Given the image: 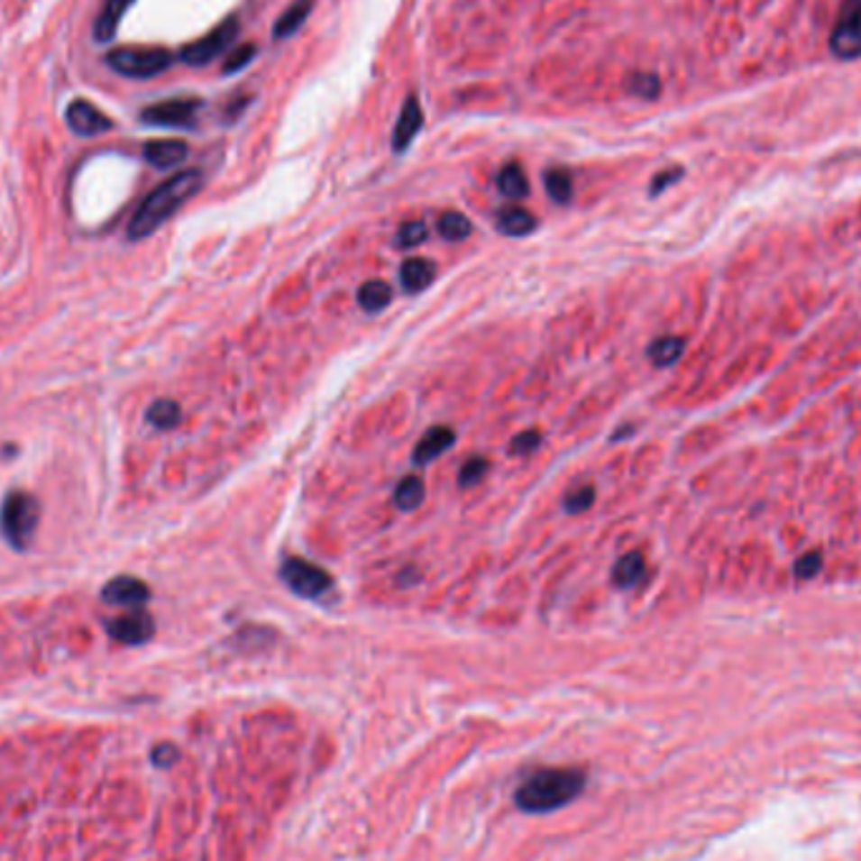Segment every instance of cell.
<instances>
[{
  "instance_id": "6da1fadb",
  "label": "cell",
  "mask_w": 861,
  "mask_h": 861,
  "mask_svg": "<svg viewBox=\"0 0 861 861\" xmlns=\"http://www.w3.org/2000/svg\"><path fill=\"white\" fill-rule=\"evenodd\" d=\"M199 187H202V171L199 169H184L169 177L167 182L159 184L133 212L132 222H129V237L144 240L149 234H154L179 206L187 205L199 192Z\"/></svg>"
},
{
  "instance_id": "7a4b0ae2",
  "label": "cell",
  "mask_w": 861,
  "mask_h": 861,
  "mask_svg": "<svg viewBox=\"0 0 861 861\" xmlns=\"http://www.w3.org/2000/svg\"><path fill=\"white\" fill-rule=\"evenodd\" d=\"M582 768H542L524 781L514 793L517 806L527 813H549L567 806L584 791Z\"/></svg>"
},
{
  "instance_id": "3957f363",
  "label": "cell",
  "mask_w": 861,
  "mask_h": 861,
  "mask_svg": "<svg viewBox=\"0 0 861 861\" xmlns=\"http://www.w3.org/2000/svg\"><path fill=\"white\" fill-rule=\"evenodd\" d=\"M174 63V56L161 46H122L106 53L111 71L129 78H151L164 73Z\"/></svg>"
},
{
  "instance_id": "277c9868",
  "label": "cell",
  "mask_w": 861,
  "mask_h": 861,
  "mask_svg": "<svg viewBox=\"0 0 861 861\" xmlns=\"http://www.w3.org/2000/svg\"><path fill=\"white\" fill-rule=\"evenodd\" d=\"M38 524V501L25 491H11L0 509V529L15 549H25Z\"/></svg>"
},
{
  "instance_id": "5b68a950",
  "label": "cell",
  "mask_w": 861,
  "mask_h": 861,
  "mask_svg": "<svg viewBox=\"0 0 861 861\" xmlns=\"http://www.w3.org/2000/svg\"><path fill=\"white\" fill-rule=\"evenodd\" d=\"M831 53L838 61H854L861 56V0H841L831 31Z\"/></svg>"
},
{
  "instance_id": "8992f818",
  "label": "cell",
  "mask_w": 861,
  "mask_h": 861,
  "mask_svg": "<svg viewBox=\"0 0 861 861\" xmlns=\"http://www.w3.org/2000/svg\"><path fill=\"white\" fill-rule=\"evenodd\" d=\"M237 33H240V23H237L234 15H230V18L222 21L217 28H212L205 38H199L195 43L184 46V49L179 50V59H182L184 63H189V66H206V63L219 59L224 50L230 49L232 41L237 38Z\"/></svg>"
},
{
  "instance_id": "52a82bcc",
  "label": "cell",
  "mask_w": 861,
  "mask_h": 861,
  "mask_svg": "<svg viewBox=\"0 0 861 861\" xmlns=\"http://www.w3.org/2000/svg\"><path fill=\"white\" fill-rule=\"evenodd\" d=\"M279 577L282 582L290 587L295 595L300 597H320L330 590V574L325 570H320L317 564L307 562V559L290 557L282 562L279 567Z\"/></svg>"
},
{
  "instance_id": "ba28073f",
  "label": "cell",
  "mask_w": 861,
  "mask_h": 861,
  "mask_svg": "<svg viewBox=\"0 0 861 861\" xmlns=\"http://www.w3.org/2000/svg\"><path fill=\"white\" fill-rule=\"evenodd\" d=\"M199 109H202L199 98H169V101L146 106L142 111V122L151 124V126L189 129V126H195V116Z\"/></svg>"
},
{
  "instance_id": "9c48e42d",
  "label": "cell",
  "mask_w": 861,
  "mask_h": 861,
  "mask_svg": "<svg viewBox=\"0 0 861 861\" xmlns=\"http://www.w3.org/2000/svg\"><path fill=\"white\" fill-rule=\"evenodd\" d=\"M106 630H109L114 640H119L122 645H142L154 635V619L142 607H136L132 612L111 619Z\"/></svg>"
},
{
  "instance_id": "30bf717a",
  "label": "cell",
  "mask_w": 861,
  "mask_h": 861,
  "mask_svg": "<svg viewBox=\"0 0 861 861\" xmlns=\"http://www.w3.org/2000/svg\"><path fill=\"white\" fill-rule=\"evenodd\" d=\"M66 124H69V129L73 133H78V136H96V133H104L111 129V119L104 114V111H98L91 101H86V98H76L69 104V109H66Z\"/></svg>"
},
{
  "instance_id": "8fae6325",
  "label": "cell",
  "mask_w": 861,
  "mask_h": 861,
  "mask_svg": "<svg viewBox=\"0 0 861 861\" xmlns=\"http://www.w3.org/2000/svg\"><path fill=\"white\" fill-rule=\"evenodd\" d=\"M101 600L111 607L136 609V607H144L149 602V587L136 577H116L104 587Z\"/></svg>"
},
{
  "instance_id": "7c38bea8",
  "label": "cell",
  "mask_w": 861,
  "mask_h": 861,
  "mask_svg": "<svg viewBox=\"0 0 861 861\" xmlns=\"http://www.w3.org/2000/svg\"><path fill=\"white\" fill-rule=\"evenodd\" d=\"M421 126H424L421 104H418V98L416 96H408L398 114L396 129H393V149H396V151H406V149L411 146L413 139H416V133L421 132Z\"/></svg>"
},
{
  "instance_id": "4fadbf2b",
  "label": "cell",
  "mask_w": 861,
  "mask_h": 861,
  "mask_svg": "<svg viewBox=\"0 0 861 861\" xmlns=\"http://www.w3.org/2000/svg\"><path fill=\"white\" fill-rule=\"evenodd\" d=\"M453 441H456V434H453V428H449V426H434V428H428L426 436L416 444L413 462L418 463V466L436 462L444 451H449L451 446H453Z\"/></svg>"
},
{
  "instance_id": "5bb4252c",
  "label": "cell",
  "mask_w": 861,
  "mask_h": 861,
  "mask_svg": "<svg viewBox=\"0 0 861 861\" xmlns=\"http://www.w3.org/2000/svg\"><path fill=\"white\" fill-rule=\"evenodd\" d=\"M187 154H189V146L179 139H157V142H149L144 146V159L157 169L179 167Z\"/></svg>"
},
{
  "instance_id": "9a60e30c",
  "label": "cell",
  "mask_w": 861,
  "mask_h": 861,
  "mask_svg": "<svg viewBox=\"0 0 861 861\" xmlns=\"http://www.w3.org/2000/svg\"><path fill=\"white\" fill-rule=\"evenodd\" d=\"M133 5V0H106L104 8L96 15V23H94V38L98 43H106L114 38L116 28L122 23L124 13Z\"/></svg>"
},
{
  "instance_id": "2e32d148",
  "label": "cell",
  "mask_w": 861,
  "mask_h": 861,
  "mask_svg": "<svg viewBox=\"0 0 861 861\" xmlns=\"http://www.w3.org/2000/svg\"><path fill=\"white\" fill-rule=\"evenodd\" d=\"M436 278V267L424 257H411L400 265V285L406 292H421Z\"/></svg>"
},
{
  "instance_id": "e0dca14e",
  "label": "cell",
  "mask_w": 861,
  "mask_h": 861,
  "mask_svg": "<svg viewBox=\"0 0 861 861\" xmlns=\"http://www.w3.org/2000/svg\"><path fill=\"white\" fill-rule=\"evenodd\" d=\"M536 227V217L522 206H507L497 215V230L507 237H527Z\"/></svg>"
},
{
  "instance_id": "ac0fdd59",
  "label": "cell",
  "mask_w": 861,
  "mask_h": 861,
  "mask_svg": "<svg viewBox=\"0 0 861 861\" xmlns=\"http://www.w3.org/2000/svg\"><path fill=\"white\" fill-rule=\"evenodd\" d=\"M313 5H316V0H295L290 8L278 18V23H275V28H272V36L275 38L292 36V33H295V31H298L307 18H310Z\"/></svg>"
},
{
  "instance_id": "d6986e66",
  "label": "cell",
  "mask_w": 861,
  "mask_h": 861,
  "mask_svg": "<svg viewBox=\"0 0 861 861\" xmlns=\"http://www.w3.org/2000/svg\"><path fill=\"white\" fill-rule=\"evenodd\" d=\"M645 577V557L640 552H630L625 557L618 559L612 580L618 587H635Z\"/></svg>"
},
{
  "instance_id": "ffe728a7",
  "label": "cell",
  "mask_w": 861,
  "mask_h": 861,
  "mask_svg": "<svg viewBox=\"0 0 861 861\" xmlns=\"http://www.w3.org/2000/svg\"><path fill=\"white\" fill-rule=\"evenodd\" d=\"M390 298H393L390 285L389 282H383V279L363 282L361 290H358V303H361V307L368 310V313H380V310L390 303Z\"/></svg>"
},
{
  "instance_id": "44dd1931",
  "label": "cell",
  "mask_w": 861,
  "mask_h": 861,
  "mask_svg": "<svg viewBox=\"0 0 861 861\" xmlns=\"http://www.w3.org/2000/svg\"><path fill=\"white\" fill-rule=\"evenodd\" d=\"M497 187L499 192L509 197V199H524L529 195V182H527V174H524L519 164H507L504 169L499 171Z\"/></svg>"
},
{
  "instance_id": "7402d4cb",
  "label": "cell",
  "mask_w": 861,
  "mask_h": 861,
  "mask_svg": "<svg viewBox=\"0 0 861 861\" xmlns=\"http://www.w3.org/2000/svg\"><path fill=\"white\" fill-rule=\"evenodd\" d=\"M426 497V486L418 476H406L400 479L396 491H393V501L400 511H413L421 507V501Z\"/></svg>"
},
{
  "instance_id": "603a6c76",
  "label": "cell",
  "mask_w": 861,
  "mask_h": 861,
  "mask_svg": "<svg viewBox=\"0 0 861 861\" xmlns=\"http://www.w3.org/2000/svg\"><path fill=\"white\" fill-rule=\"evenodd\" d=\"M146 418H149V424L154 426V428H161V431H169L174 426L179 424V418H182V411H179V406L169 398H161L154 400L151 406H149V411H146Z\"/></svg>"
},
{
  "instance_id": "cb8c5ba5",
  "label": "cell",
  "mask_w": 861,
  "mask_h": 861,
  "mask_svg": "<svg viewBox=\"0 0 861 861\" xmlns=\"http://www.w3.org/2000/svg\"><path fill=\"white\" fill-rule=\"evenodd\" d=\"M682 348H685V343L675 335H665V338H657L650 348H647V355H650V361L657 365V368H665V365H673L678 361L680 355H682Z\"/></svg>"
},
{
  "instance_id": "d4e9b609",
  "label": "cell",
  "mask_w": 861,
  "mask_h": 861,
  "mask_svg": "<svg viewBox=\"0 0 861 861\" xmlns=\"http://www.w3.org/2000/svg\"><path fill=\"white\" fill-rule=\"evenodd\" d=\"M473 232V224L462 212H446L438 217V234L449 243H462Z\"/></svg>"
},
{
  "instance_id": "484cf974",
  "label": "cell",
  "mask_w": 861,
  "mask_h": 861,
  "mask_svg": "<svg viewBox=\"0 0 861 861\" xmlns=\"http://www.w3.org/2000/svg\"><path fill=\"white\" fill-rule=\"evenodd\" d=\"M546 195L552 197L557 205H567L572 199V174L567 169H549L545 174Z\"/></svg>"
},
{
  "instance_id": "4316f807",
  "label": "cell",
  "mask_w": 861,
  "mask_h": 861,
  "mask_svg": "<svg viewBox=\"0 0 861 861\" xmlns=\"http://www.w3.org/2000/svg\"><path fill=\"white\" fill-rule=\"evenodd\" d=\"M486 473H489V462L484 456H472L459 472V486H476Z\"/></svg>"
},
{
  "instance_id": "83f0119b",
  "label": "cell",
  "mask_w": 861,
  "mask_h": 861,
  "mask_svg": "<svg viewBox=\"0 0 861 861\" xmlns=\"http://www.w3.org/2000/svg\"><path fill=\"white\" fill-rule=\"evenodd\" d=\"M630 91L640 98H655L660 94V78L655 73H635L630 81Z\"/></svg>"
},
{
  "instance_id": "f1b7e54d",
  "label": "cell",
  "mask_w": 861,
  "mask_h": 861,
  "mask_svg": "<svg viewBox=\"0 0 861 861\" xmlns=\"http://www.w3.org/2000/svg\"><path fill=\"white\" fill-rule=\"evenodd\" d=\"M595 504V489L592 486H582V489H577V491H572L564 499V511L567 514H582L590 507Z\"/></svg>"
},
{
  "instance_id": "f546056e",
  "label": "cell",
  "mask_w": 861,
  "mask_h": 861,
  "mask_svg": "<svg viewBox=\"0 0 861 861\" xmlns=\"http://www.w3.org/2000/svg\"><path fill=\"white\" fill-rule=\"evenodd\" d=\"M426 234H428V230H426L424 222H406V224H400L398 234H396V244L408 250V247L424 243Z\"/></svg>"
},
{
  "instance_id": "4dcf8cb0",
  "label": "cell",
  "mask_w": 861,
  "mask_h": 861,
  "mask_svg": "<svg viewBox=\"0 0 861 861\" xmlns=\"http://www.w3.org/2000/svg\"><path fill=\"white\" fill-rule=\"evenodd\" d=\"M542 444V436H539V431H522L519 436L511 438L509 444V456H529L532 451H536V446Z\"/></svg>"
},
{
  "instance_id": "1f68e13d",
  "label": "cell",
  "mask_w": 861,
  "mask_h": 861,
  "mask_svg": "<svg viewBox=\"0 0 861 861\" xmlns=\"http://www.w3.org/2000/svg\"><path fill=\"white\" fill-rule=\"evenodd\" d=\"M821 564H824V559L819 552H809V554H803V557L796 559V564H793V574H796V580H813L819 572H821Z\"/></svg>"
},
{
  "instance_id": "d6a6232c",
  "label": "cell",
  "mask_w": 861,
  "mask_h": 861,
  "mask_svg": "<svg viewBox=\"0 0 861 861\" xmlns=\"http://www.w3.org/2000/svg\"><path fill=\"white\" fill-rule=\"evenodd\" d=\"M255 53H257L255 43H243L240 49H234L230 56H227V61H224V66H222V71L224 73L240 71V69H244L247 63L255 59Z\"/></svg>"
},
{
  "instance_id": "836d02e7",
  "label": "cell",
  "mask_w": 861,
  "mask_h": 861,
  "mask_svg": "<svg viewBox=\"0 0 861 861\" xmlns=\"http://www.w3.org/2000/svg\"><path fill=\"white\" fill-rule=\"evenodd\" d=\"M682 177V169H670L663 171V174H657L655 179H653V187H650V195H660L663 189H667L670 184H675Z\"/></svg>"
},
{
  "instance_id": "e575fe53",
  "label": "cell",
  "mask_w": 861,
  "mask_h": 861,
  "mask_svg": "<svg viewBox=\"0 0 861 861\" xmlns=\"http://www.w3.org/2000/svg\"><path fill=\"white\" fill-rule=\"evenodd\" d=\"M177 756H179V753H177V748L169 746V743L159 746V748H154V753H151V758H154V764L157 765H171V761H174Z\"/></svg>"
}]
</instances>
